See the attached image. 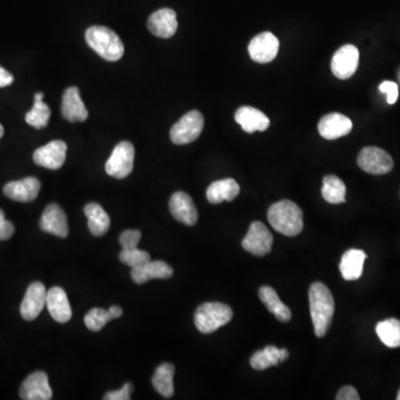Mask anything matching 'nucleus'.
I'll use <instances>...</instances> for the list:
<instances>
[{
    "label": "nucleus",
    "instance_id": "f257e3e1",
    "mask_svg": "<svg viewBox=\"0 0 400 400\" xmlns=\"http://www.w3.org/2000/svg\"><path fill=\"white\" fill-rule=\"evenodd\" d=\"M310 306L314 334L317 337H324L335 314L333 295L324 283H314L310 286Z\"/></svg>",
    "mask_w": 400,
    "mask_h": 400
},
{
    "label": "nucleus",
    "instance_id": "f03ea898",
    "mask_svg": "<svg viewBox=\"0 0 400 400\" xmlns=\"http://www.w3.org/2000/svg\"><path fill=\"white\" fill-rule=\"evenodd\" d=\"M302 209L291 200H281L268 211V220L276 232L285 236L294 237L304 229Z\"/></svg>",
    "mask_w": 400,
    "mask_h": 400
},
{
    "label": "nucleus",
    "instance_id": "7ed1b4c3",
    "mask_svg": "<svg viewBox=\"0 0 400 400\" xmlns=\"http://www.w3.org/2000/svg\"><path fill=\"white\" fill-rule=\"evenodd\" d=\"M86 42L91 49L107 61H117L124 56L125 47L122 40L112 29L93 26L87 29Z\"/></svg>",
    "mask_w": 400,
    "mask_h": 400
},
{
    "label": "nucleus",
    "instance_id": "20e7f679",
    "mask_svg": "<svg viewBox=\"0 0 400 400\" xmlns=\"http://www.w3.org/2000/svg\"><path fill=\"white\" fill-rule=\"evenodd\" d=\"M233 319V310L223 302H205L195 312V325L200 333L211 334Z\"/></svg>",
    "mask_w": 400,
    "mask_h": 400
},
{
    "label": "nucleus",
    "instance_id": "39448f33",
    "mask_svg": "<svg viewBox=\"0 0 400 400\" xmlns=\"http://www.w3.org/2000/svg\"><path fill=\"white\" fill-rule=\"evenodd\" d=\"M205 119L201 112L192 110L180 118L170 130V139L176 145H187L197 141L203 131Z\"/></svg>",
    "mask_w": 400,
    "mask_h": 400
},
{
    "label": "nucleus",
    "instance_id": "423d86ee",
    "mask_svg": "<svg viewBox=\"0 0 400 400\" xmlns=\"http://www.w3.org/2000/svg\"><path fill=\"white\" fill-rule=\"evenodd\" d=\"M134 159H135V148L129 141H122L114 147L112 156L107 160V174L110 176L122 180L129 176L134 169Z\"/></svg>",
    "mask_w": 400,
    "mask_h": 400
},
{
    "label": "nucleus",
    "instance_id": "0eeeda50",
    "mask_svg": "<svg viewBox=\"0 0 400 400\" xmlns=\"http://www.w3.org/2000/svg\"><path fill=\"white\" fill-rule=\"evenodd\" d=\"M273 244V237L271 230L260 221H254L250 225L247 235L242 242L245 250L258 257H263L269 254Z\"/></svg>",
    "mask_w": 400,
    "mask_h": 400
},
{
    "label": "nucleus",
    "instance_id": "6e6552de",
    "mask_svg": "<svg viewBox=\"0 0 400 400\" xmlns=\"http://www.w3.org/2000/svg\"><path fill=\"white\" fill-rule=\"evenodd\" d=\"M358 166L372 175H384L392 172L394 160L387 151L378 147H365L357 158Z\"/></svg>",
    "mask_w": 400,
    "mask_h": 400
},
{
    "label": "nucleus",
    "instance_id": "1a4fd4ad",
    "mask_svg": "<svg viewBox=\"0 0 400 400\" xmlns=\"http://www.w3.org/2000/svg\"><path fill=\"white\" fill-rule=\"evenodd\" d=\"M279 40L275 35L266 32L252 38L248 46V52L254 61L268 64L275 59L278 54Z\"/></svg>",
    "mask_w": 400,
    "mask_h": 400
},
{
    "label": "nucleus",
    "instance_id": "9d476101",
    "mask_svg": "<svg viewBox=\"0 0 400 400\" xmlns=\"http://www.w3.org/2000/svg\"><path fill=\"white\" fill-rule=\"evenodd\" d=\"M359 64V50L353 45H345L338 49L331 60V71L341 81L351 78Z\"/></svg>",
    "mask_w": 400,
    "mask_h": 400
},
{
    "label": "nucleus",
    "instance_id": "9b49d317",
    "mask_svg": "<svg viewBox=\"0 0 400 400\" xmlns=\"http://www.w3.org/2000/svg\"><path fill=\"white\" fill-rule=\"evenodd\" d=\"M46 300H47V290L45 288L44 283L35 281L27 289L26 295L21 302V317L27 322L36 319L46 306Z\"/></svg>",
    "mask_w": 400,
    "mask_h": 400
},
{
    "label": "nucleus",
    "instance_id": "f8f14e48",
    "mask_svg": "<svg viewBox=\"0 0 400 400\" xmlns=\"http://www.w3.org/2000/svg\"><path fill=\"white\" fill-rule=\"evenodd\" d=\"M67 143L63 141H54L42 146L34 153L35 164L44 168L57 170L63 167L66 160Z\"/></svg>",
    "mask_w": 400,
    "mask_h": 400
},
{
    "label": "nucleus",
    "instance_id": "ddd939ff",
    "mask_svg": "<svg viewBox=\"0 0 400 400\" xmlns=\"http://www.w3.org/2000/svg\"><path fill=\"white\" fill-rule=\"evenodd\" d=\"M19 395L24 400H49L52 390L48 382V376L44 372H35L29 375L21 384Z\"/></svg>",
    "mask_w": 400,
    "mask_h": 400
},
{
    "label": "nucleus",
    "instance_id": "4468645a",
    "mask_svg": "<svg viewBox=\"0 0 400 400\" xmlns=\"http://www.w3.org/2000/svg\"><path fill=\"white\" fill-rule=\"evenodd\" d=\"M169 209L177 221L194 226L198 220V211L192 197L182 192H175L169 200Z\"/></svg>",
    "mask_w": 400,
    "mask_h": 400
},
{
    "label": "nucleus",
    "instance_id": "2eb2a0df",
    "mask_svg": "<svg viewBox=\"0 0 400 400\" xmlns=\"http://www.w3.org/2000/svg\"><path fill=\"white\" fill-rule=\"evenodd\" d=\"M351 129H353L351 120L345 114H338V112L326 114L318 124V131L320 136L328 141H334V139L348 135Z\"/></svg>",
    "mask_w": 400,
    "mask_h": 400
},
{
    "label": "nucleus",
    "instance_id": "dca6fc26",
    "mask_svg": "<svg viewBox=\"0 0 400 400\" xmlns=\"http://www.w3.org/2000/svg\"><path fill=\"white\" fill-rule=\"evenodd\" d=\"M40 228L42 232L55 235L60 238H66L69 228L65 211L56 204L48 205L40 218Z\"/></svg>",
    "mask_w": 400,
    "mask_h": 400
},
{
    "label": "nucleus",
    "instance_id": "f3484780",
    "mask_svg": "<svg viewBox=\"0 0 400 400\" xmlns=\"http://www.w3.org/2000/svg\"><path fill=\"white\" fill-rule=\"evenodd\" d=\"M40 180L35 177H27L25 180L11 182L4 187V194L11 200L19 201V203H30L36 199L40 194Z\"/></svg>",
    "mask_w": 400,
    "mask_h": 400
},
{
    "label": "nucleus",
    "instance_id": "a211bd4d",
    "mask_svg": "<svg viewBox=\"0 0 400 400\" xmlns=\"http://www.w3.org/2000/svg\"><path fill=\"white\" fill-rule=\"evenodd\" d=\"M177 28L178 20L176 13L172 9H159L149 17V32L159 38H170L176 34Z\"/></svg>",
    "mask_w": 400,
    "mask_h": 400
},
{
    "label": "nucleus",
    "instance_id": "6ab92c4d",
    "mask_svg": "<svg viewBox=\"0 0 400 400\" xmlns=\"http://www.w3.org/2000/svg\"><path fill=\"white\" fill-rule=\"evenodd\" d=\"M61 114L66 120L71 122H85L88 118V110L77 87H69L64 93Z\"/></svg>",
    "mask_w": 400,
    "mask_h": 400
},
{
    "label": "nucleus",
    "instance_id": "aec40b11",
    "mask_svg": "<svg viewBox=\"0 0 400 400\" xmlns=\"http://www.w3.org/2000/svg\"><path fill=\"white\" fill-rule=\"evenodd\" d=\"M46 307L52 317L60 324H66L71 319L73 310L68 300L67 294L60 287H52L47 291Z\"/></svg>",
    "mask_w": 400,
    "mask_h": 400
},
{
    "label": "nucleus",
    "instance_id": "412c9836",
    "mask_svg": "<svg viewBox=\"0 0 400 400\" xmlns=\"http://www.w3.org/2000/svg\"><path fill=\"white\" fill-rule=\"evenodd\" d=\"M235 119L248 134L265 131L271 125L269 118L263 112L249 106L240 107L235 114Z\"/></svg>",
    "mask_w": 400,
    "mask_h": 400
},
{
    "label": "nucleus",
    "instance_id": "4be33fe9",
    "mask_svg": "<svg viewBox=\"0 0 400 400\" xmlns=\"http://www.w3.org/2000/svg\"><path fill=\"white\" fill-rule=\"evenodd\" d=\"M172 268L163 260L148 261L141 267L133 268L131 278L138 285H143L151 279H168L172 277Z\"/></svg>",
    "mask_w": 400,
    "mask_h": 400
},
{
    "label": "nucleus",
    "instance_id": "5701e85b",
    "mask_svg": "<svg viewBox=\"0 0 400 400\" xmlns=\"http://www.w3.org/2000/svg\"><path fill=\"white\" fill-rule=\"evenodd\" d=\"M366 258V252L364 250H347L341 257V265H339L343 278L349 281L360 278L363 271H364Z\"/></svg>",
    "mask_w": 400,
    "mask_h": 400
},
{
    "label": "nucleus",
    "instance_id": "b1692460",
    "mask_svg": "<svg viewBox=\"0 0 400 400\" xmlns=\"http://www.w3.org/2000/svg\"><path fill=\"white\" fill-rule=\"evenodd\" d=\"M240 184H237L236 180L233 178L227 180H217L209 186L206 192V196L209 203L217 205L226 200L233 201L240 194Z\"/></svg>",
    "mask_w": 400,
    "mask_h": 400
},
{
    "label": "nucleus",
    "instance_id": "393cba45",
    "mask_svg": "<svg viewBox=\"0 0 400 400\" xmlns=\"http://www.w3.org/2000/svg\"><path fill=\"white\" fill-rule=\"evenodd\" d=\"M85 215L88 218V228L91 235L102 237L108 232L110 227V218L102 206L90 203L85 207Z\"/></svg>",
    "mask_w": 400,
    "mask_h": 400
},
{
    "label": "nucleus",
    "instance_id": "a878e982",
    "mask_svg": "<svg viewBox=\"0 0 400 400\" xmlns=\"http://www.w3.org/2000/svg\"><path fill=\"white\" fill-rule=\"evenodd\" d=\"M260 300L264 302L267 310L275 314V317L281 322L291 319V312L286 305L283 304L278 294L271 287L264 286L259 289Z\"/></svg>",
    "mask_w": 400,
    "mask_h": 400
},
{
    "label": "nucleus",
    "instance_id": "bb28decb",
    "mask_svg": "<svg viewBox=\"0 0 400 400\" xmlns=\"http://www.w3.org/2000/svg\"><path fill=\"white\" fill-rule=\"evenodd\" d=\"M174 375L175 366L169 363L160 365L153 374L151 380L153 388L163 397L172 398L174 395Z\"/></svg>",
    "mask_w": 400,
    "mask_h": 400
},
{
    "label": "nucleus",
    "instance_id": "cd10ccee",
    "mask_svg": "<svg viewBox=\"0 0 400 400\" xmlns=\"http://www.w3.org/2000/svg\"><path fill=\"white\" fill-rule=\"evenodd\" d=\"M376 333L380 341L389 348L400 347V320L389 318L378 322Z\"/></svg>",
    "mask_w": 400,
    "mask_h": 400
},
{
    "label": "nucleus",
    "instance_id": "c85d7f7f",
    "mask_svg": "<svg viewBox=\"0 0 400 400\" xmlns=\"http://www.w3.org/2000/svg\"><path fill=\"white\" fill-rule=\"evenodd\" d=\"M322 194L326 201L330 204H343L346 201V186L341 178L335 175H328L324 178Z\"/></svg>",
    "mask_w": 400,
    "mask_h": 400
},
{
    "label": "nucleus",
    "instance_id": "c756f323",
    "mask_svg": "<svg viewBox=\"0 0 400 400\" xmlns=\"http://www.w3.org/2000/svg\"><path fill=\"white\" fill-rule=\"evenodd\" d=\"M42 98H44V94L37 93L35 95L34 107L26 114L27 124L32 127L37 128V129L46 127L49 122L50 114H52L49 107L42 102Z\"/></svg>",
    "mask_w": 400,
    "mask_h": 400
},
{
    "label": "nucleus",
    "instance_id": "7c9ffc66",
    "mask_svg": "<svg viewBox=\"0 0 400 400\" xmlns=\"http://www.w3.org/2000/svg\"><path fill=\"white\" fill-rule=\"evenodd\" d=\"M281 363V349L275 346H267L263 351H256L250 358V366L256 370H265L277 366Z\"/></svg>",
    "mask_w": 400,
    "mask_h": 400
},
{
    "label": "nucleus",
    "instance_id": "2f4dec72",
    "mask_svg": "<svg viewBox=\"0 0 400 400\" xmlns=\"http://www.w3.org/2000/svg\"><path fill=\"white\" fill-rule=\"evenodd\" d=\"M114 319V316L110 314V310L102 308H93L87 312L85 316V325L90 331H100L106 326L107 322Z\"/></svg>",
    "mask_w": 400,
    "mask_h": 400
},
{
    "label": "nucleus",
    "instance_id": "473e14b6",
    "mask_svg": "<svg viewBox=\"0 0 400 400\" xmlns=\"http://www.w3.org/2000/svg\"><path fill=\"white\" fill-rule=\"evenodd\" d=\"M119 259L122 263L131 268L141 267L146 263L151 261V255L145 250L138 249H122L119 254Z\"/></svg>",
    "mask_w": 400,
    "mask_h": 400
},
{
    "label": "nucleus",
    "instance_id": "72a5a7b5",
    "mask_svg": "<svg viewBox=\"0 0 400 400\" xmlns=\"http://www.w3.org/2000/svg\"><path fill=\"white\" fill-rule=\"evenodd\" d=\"M141 240V233L136 229H128L120 235L119 242L122 249H134L138 247Z\"/></svg>",
    "mask_w": 400,
    "mask_h": 400
},
{
    "label": "nucleus",
    "instance_id": "f704fd0d",
    "mask_svg": "<svg viewBox=\"0 0 400 400\" xmlns=\"http://www.w3.org/2000/svg\"><path fill=\"white\" fill-rule=\"evenodd\" d=\"M133 384L127 382L124 384L119 390H114V392H108L104 396L105 400H129L131 392H133Z\"/></svg>",
    "mask_w": 400,
    "mask_h": 400
},
{
    "label": "nucleus",
    "instance_id": "c9c22d12",
    "mask_svg": "<svg viewBox=\"0 0 400 400\" xmlns=\"http://www.w3.org/2000/svg\"><path fill=\"white\" fill-rule=\"evenodd\" d=\"M15 233V227L7 220L5 213L0 209V240H8Z\"/></svg>",
    "mask_w": 400,
    "mask_h": 400
},
{
    "label": "nucleus",
    "instance_id": "e433bc0d",
    "mask_svg": "<svg viewBox=\"0 0 400 400\" xmlns=\"http://www.w3.org/2000/svg\"><path fill=\"white\" fill-rule=\"evenodd\" d=\"M380 91L387 94L388 104L392 105L397 102L398 99V86L397 83H392V81H384L380 83Z\"/></svg>",
    "mask_w": 400,
    "mask_h": 400
},
{
    "label": "nucleus",
    "instance_id": "4c0bfd02",
    "mask_svg": "<svg viewBox=\"0 0 400 400\" xmlns=\"http://www.w3.org/2000/svg\"><path fill=\"white\" fill-rule=\"evenodd\" d=\"M336 399L337 400H359L358 392H357L353 386H343L339 392H338L337 396H336Z\"/></svg>",
    "mask_w": 400,
    "mask_h": 400
},
{
    "label": "nucleus",
    "instance_id": "58836bf2",
    "mask_svg": "<svg viewBox=\"0 0 400 400\" xmlns=\"http://www.w3.org/2000/svg\"><path fill=\"white\" fill-rule=\"evenodd\" d=\"M13 83V76L9 71L0 67V88L4 87L11 86Z\"/></svg>",
    "mask_w": 400,
    "mask_h": 400
},
{
    "label": "nucleus",
    "instance_id": "ea45409f",
    "mask_svg": "<svg viewBox=\"0 0 400 400\" xmlns=\"http://www.w3.org/2000/svg\"><path fill=\"white\" fill-rule=\"evenodd\" d=\"M108 310L114 316V318H119L122 314V310L119 306H112Z\"/></svg>",
    "mask_w": 400,
    "mask_h": 400
},
{
    "label": "nucleus",
    "instance_id": "a19ab883",
    "mask_svg": "<svg viewBox=\"0 0 400 400\" xmlns=\"http://www.w3.org/2000/svg\"><path fill=\"white\" fill-rule=\"evenodd\" d=\"M289 357V351L287 349H281V363L287 360Z\"/></svg>",
    "mask_w": 400,
    "mask_h": 400
},
{
    "label": "nucleus",
    "instance_id": "79ce46f5",
    "mask_svg": "<svg viewBox=\"0 0 400 400\" xmlns=\"http://www.w3.org/2000/svg\"><path fill=\"white\" fill-rule=\"evenodd\" d=\"M4 136V127L3 126L0 125V138L3 137Z\"/></svg>",
    "mask_w": 400,
    "mask_h": 400
},
{
    "label": "nucleus",
    "instance_id": "37998d69",
    "mask_svg": "<svg viewBox=\"0 0 400 400\" xmlns=\"http://www.w3.org/2000/svg\"><path fill=\"white\" fill-rule=\"evenodd\" d=\"M397 400H400V390L398 392Z\"/></svg>",
    "mask_w": 400,
    "mask_h": 400
}]
</instances>
